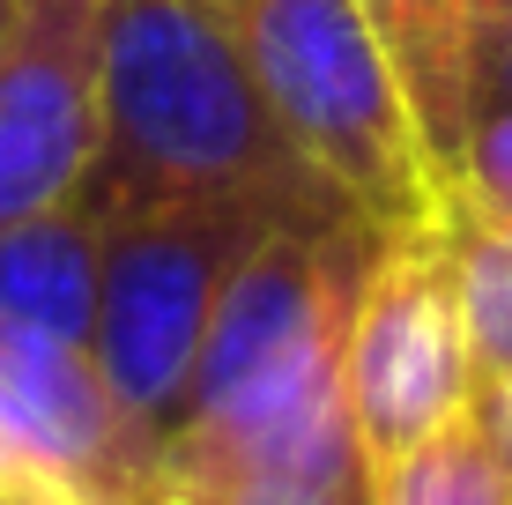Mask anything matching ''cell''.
I'll return each mask as SVG.
<instances>
[{
    "label": "cell",
    "mask_w": 512,
    "mask_h": 505,
    "mask_svg": "<svg viewBox=\"0 0 512 505\" xmlns=\"http://www.w3.org/2000/svg\"><path fill=\"white\" fill-rule=\"evenodd\" d=\"M75 201L104 231L149 208H253L275 231L364 223L282 134L231 15L208 0L104 8V134Z\"/></svg>",
    "instance_id": "cell-1"
},
{
    "label": "cell",
    "mask_w": 512,
    "mask_h": 505,
    "mask_svg": "<svg viewBox=\"0 0 512 505\" xmlns=\"http://www.w3.org/2000/svg\"><path fill=\"white\" fill-rule=\"evenodd\" d=\"M223 15L282 134L342 186L364 223L394 238L438 216L446 179L357 0H231Z\"/></svg>",
    "instance_id": "cell-2"
},
{
    "label": "cell",
    "mask_w": 512,
    "mask_h": 505,
    "mask_svg": "<svg viewBox=\"0 0 512 505\" xmlns=\"http://www.w3.org/2000/svg\"><path fill=\"white\" fill-rule=\"evenodd\" d=\"M268 231L275 223L253 208H149L104 231L90 364L127 409V424L156 446V461L186 424L193 364L223 283Z\"/></svg>",
    "instance_id": "cell-3"
},
{
    "label": "cell",
    "mask_w": 512,
    "mask_h": 505,
    "mask_svg": "<svg viewBox=\"0 0 512 505\" xmlns=\"http://www.w3.org/2000/svg\"><path fill=\"white\" fill-rule=\"evenodd\" d=\"M475 394V357L461 327V290L438 223L394 231L357 283L342 335V402L364 439L372 476L431 431H446Z\"/></svg>",
    "instance_id": "cell-4"
},
{
    "label": "cell",
    "mask_w": 512,
    "mask_h": 505,
    "mask_svg": "<svg viewBox=\"0 0 512 505\" xmlns=\"http://www.w3.org/2000/svg\"><path fill=\"white\" fill-rule=\"evenodd\" d=\"M0 461L82 505H164L156 446L127 424L90 342L0 327Z\"/></svg>",
    "instance_id": "cell-5"
},
{
    "label": "cell",
    "mask_w": 512,
    "mask_h": 505,
    "mask_svg": "<svg viewBox=\"0 0 512 505\" xmlns=\"http://www.w3.org/2000/svg\"><path fill=\"white\" fill-rule=\"evenodd\" d=\"M104 134V8L23 0L0 52V223L82 194Z\"/></svg>",
    "instance_id": "cell-6"
},
{
    "label": "cell",
    "mask_w": 512,
    "mask_h": 505,
    "mask_svg": "<svg viewBox=\"0 0 512 505\" xmlns=\"http://www.w3.org/2000/svg\"><path fill=\"white\" fill-rule=\"evenodd\" d=\"M97 268H104V223L82 201L0 223V327L52 335V342H90Z\"/></svg>",
    "instance_id": "cell-7"
},
{
    "label": "cell",
    "mask_w": 512,
    "mask_h": 505,
    "mask_svg": "<svg viewBox=\"0 0 512 505\" xmlns=\"http://www.w3.org/2000/svg\"><path fill=\"white\" fill-rule=\"evenodd\" d=\"M372 23L379 52L394 60L401 97L416 112V134L431 149L438 179L453 186L468 142V38H475V8L468 0H357Z\"/></svg>",
    "instance_id": "cell-8"
},
{
    "label": "cell",
    "mask_w": 512,
    "mask_h": 505,
    "mask_svg": "<svg viewBox=\"0 0 512 505\" xmlns=\"http://www.w3.org/2000/svg\"><path fill=\"white\" fill-rule=\"evenodd\" d=\"M438 238L453 260V290H461V327H468V357L475 379L512 372V223L475 208L468 194H438Z\"/></svg>",
    "instance_id": "cell-9"
},
{
    "label": "cell",
    "mask_w": 512,
    "mask_h": 505,
    "mask_svg": "<svg viewBox=\"0 0 512 505\" xmlns=\"http://www.w3.org/2000/svg\"><path fill=\"white\" fill-rule=\"evenodd\" d=\"M372 505H512V476L490 454L483 424L461 409L446 431H431L401 461L372 476Z\"/></svg>",
    "instance_id": "cell-10"
},
{
    "label": "cell",
    "mask_w": 512,
    "mask_h": 505,
    "mask_svg": "<svg viewBox=\"0 0 512 505\" xmlns=\"http://www.w3.org/2000/svg\"><path fill=\"white\" fill-rule=\"evenodd\" d=\"M453 194H468L475 208H490V216L512 223V104L468 119L461 164H453Z\"/></svg>",
    "instance_id": "cell-11"
},
{
    "label": "cell",
    "mask_w": 512,
    "mask_h": 505,
    "mask_svg": "<svg viewBox=\"0 0 512 505\" xmlns=\"http://www.w3.org/2000/svg\"><path fill=\"white\" fill-rule=\"evenodd\" d=\"M512 104V15L505 23H475L468 38V119Z\"/></svg>",
    "instance_id": "cell-12"
},
{
    "label": "cell",
    "mask_w": 512,
    "mask_h": 505,
    "mask_svg": "<svg viewBox=\"0 0 512 505\" xmlns=\"http://www.w3.org/2000/svg\"><path fill=\"white\" fill-rule=\"evenodd\" d=\"M468 416L483 424L490 454H498V461H505V476H512V372H498V379H475Z\"/></svg>",
    "instance_id": "cell-13"
},
{
    "label": "cell",
    "mask_w": 512,
    "mask_h": 505,
    "mask_svg": "<svg viewBox=\"0 0 512 505\" xmlns=\"http://www.w3.org/2000/svg\"><path fill=\"white\" fill-rule=\"evenodd\" d=\"M0 505H52V491H38L23 476H0Z\"/></svg>",
    "instance_id": "cell-14"
},
{
    "label": "cell",
    "mask_w": 512,
    "mask_h": 505,
    "mask_svg": "<svg viewBox=\"0 0 512 505\" xmlns=\"http://www.w3.org/2000/svg\"><path fill=\"white\" fill-rule=\"evenodd\" d=\"M468 8H475V23H505L512 0H468Z\"/></svg>",
    "instance_id": "cell-15"
},
{
    "label": "cell",
    "mask_w": 512,
    "mask_h": 505,
    "mask_svg": "<svg viewBox=\"0 0 512 505\" xmlns=\"http://www.w3.org/2000/svg\"><path fill=\"white\" fill-rule=\"evenodd\" d=\"M15 15H23V0H0V52H8V30H15Z\"/></svg>",
    "instance_id": "cell-16"
},
{
    "label": "cell",
    "mask_w": 512,
    "mask_h": 505,
    "mask_svg": "<svg viewBox=\"0 0 512 505\" xmlns=\"http://www.w3.org/2000/svg\"><path fill=\"white\" fill-rule=\"evenodd\" d=\"M245 505H305V498H245Z\"/></svg>",
    "instance_id": "cell-17"
},
{
    "label": "cell",
    "mask_w": 512,
    "mask_h": 505,
    "mask_svg": "<svg viewBox=\"0 0 512 505\" xmlns=\"http://www.w3.org/2000/svg\"><path fill=\"white\" fill-rule=\"evenodd\" d=\"M97 8H119V0H97ZM208 8H231V0H208Z\"/></svg>",
    "instance_id": "cell-18"
},
{
    "label": "cell",
    "mask_w": 512,
    "mask_h": 505,
    "mask_svg": "<svg viewBox=\"0 0 512 505\" xmlns=\"http://www.w3.org/2000/svg\"><path fill=\"white\" fill-rule=\"evenodd\" d=\"M52 505H82V498H52Z\"/></svg>",
    "instance_id": "cell-19"
},
{
    "label": "cell",
    "mask_w": 512,
    "mask_h": 505,
    "mask_svg": "<svg viewBox=\"0 0 512 505\" xmlns=\"http://www.w3.org/2000/svg\"><path fill=\"white\" fill-rule=\"evenodd\" d=\"M0 476H15V468H8V461H0Z\"/></svg>",
    "instance_id": "cell-20"
}]
</instances>
